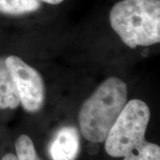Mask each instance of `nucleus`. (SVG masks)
Wrapping results in <instances>:
<instances>
[{"mask_svg": "<svg viewBox=\"0 0 160 160\" xmlns=\"http://www.w3.org/2000/svg\"><path fill=\"white\" fill-rule=\"evenodd\" d=\"M40 1L50 4V5H58V4H61L62 2H63L64 0H40Z\"/></svg>", "mask_w": 160, "mask_h": 160, "instance_id": "nucleus-11", "label": "nucleus"}, {"mask_svg": "<svg viewBox=\"0 0 160 160\" xmlns=\"http://www.w3.org/2000/svg\"><path fill=\"white\" fill-rule=\"evenodd\" d=\"M127 86L111 77L102 82L83 103L79 114L80 130L91 142H103L127 102Z\"/></svg>", "mask_w": 160, "mask_h": 160, "instance_id": "nucleus-1", "label": "nucleus"}, {"mask_svg": "<svg viewBox=\"0 0 160 160\" xmlns=\"http://www.w3.org/2000/svg\"><path fill=\"white\" fill-rule=\"evenodd\" d=\"M40 0H0V12L8 15H21L38 10Z\"/></svg>", "mask_w": 160, "mask_h": 160, "instance_id": "nucleus-7", "label": "nucleus"}, {"mask_svg": "<svg viewBox=\"0 0 160 160\" xmlns=\"http://www.w3.org/2000/svg\"><path fill=\"white\" fill-rule=\"evenodd\" d=\"M1 160H19L18 159L17 156L14 154H12V153H7L6 154L3 158H2V159Z\"/></svg>", "mask_w": 160, "mask_h": 160, "instance_id": "nucleus-10", "label": "nucleus"}, {"mask_svg": "<svg viewBox=\"0 0 160 160\" xmlns=\"http://www.w3.org/2000/svg\"><path fill=\"white\" fill-rule=\"evenodd\" d=\"M16 156L19 160H41L29 136L22 134L15 142Z\"/></svg>", "mask_w": 160, "mask_h": 160, "instance_id": "nucleus-9", "label": "nucleus"}, {"mask_svg": "<svg viewBox=\"0 0 160 160\" xmlns=\"http://www.w3.org/2000/svg\"><path fill=\"white\" fill-rule=\"evenodd\" d=\"M6 63L23 109L31 113L39 111L45 103V86L39 72L16 55L6 58Z\"/></svg>", "mask_w": 160, "mask_h": 160, "instance_id": "nucleus-4", "label": "nucleus"}, {"mask_svg": "<svg viewBox=\"0 0 160 160\" xmlns=\"http://www.w3.org/2000/svg\"><path fill=\"white\" fill-rule=\"evenodd\" d=\"M20 103L17 88L7 69L6 58H0V109H17Z\"/></svg>", "mask_w": 160, "mask_h": 160, "instance_id": "nucleus-6", "label": "nucleus"}, {"mask_svg": "<svg viewBox=\"0 0 160 160\" xmlns=\"http://www.w3.org/2000/svg\"><path fill=\"white\" fill-rule=\"evenodd\" d=\"M112 29L130 48L160 42V0H122L109 13Z\"/></svg>", "mask_w": 160, "mask_h": 160, "instance_id": "nucleus-2", "label": "nucleus"}, {"mask_svg": "<svg viewBox=\"0 0 160 160\" xmlns=\"http://www.w3.org/2000/svg\"><path fill=\"white\" fill-rule=\"evenodd\" d=\"M123 158L124 160H160V147L144 140Z\"/></svg>", "mask_w": 160, "mask_h": 160, "instance_id": "nucleus-8", "label": "nucleus"}, {"mask_svg": "<svg viewBox=\"0 0 160 160\" xmlns=\"http://www.w3.org/2000/svg\"><path fill=\"white\" fill-rule=\"evenodd\" d=\"M80 139L73 126H65L56 132L52 139L49 154L52 160H76L79 154Z\"/></svg>", "mask_w": 160, "mask_h": 160, "instance_id": "nucleus-5", "label": "nucleus"}, {"mask_svg": "<svg viewBox=\"0 0 160 160\" xmlns=\"http://www.w3.org/2000/svg\"><path fill=\"white\" fill-rule=\"evenodd\" d=\"M149 118L147 103L137 99L127 102L104 141L107 154L123 158L143 142Z\"/></svg>", "mask_w": 160, "mask_h": 160, "instance_id": "nucleus-3", "label": "nucleus"}]
</instances>
